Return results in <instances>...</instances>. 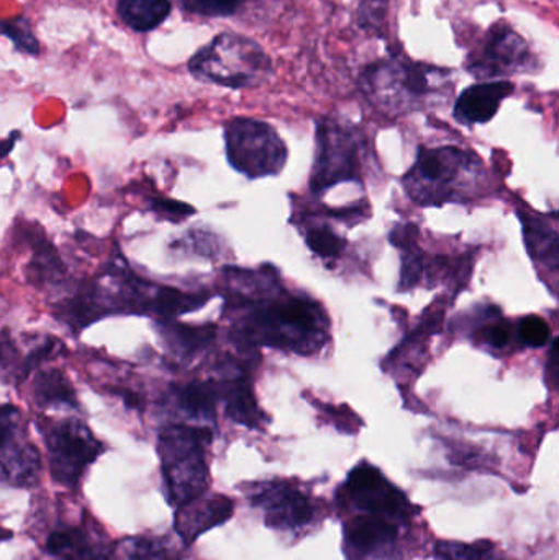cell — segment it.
<instances>
[{
	"label": "cell",
	"mask_w": 559,
	"mask_h": 560,
	"mask_svg": "<svg viewBox=\"0 0 559 560\" xmlns=\"http://www.w3.org/2000/svg\"><path fill=\"white\" fill-rule=\"evenodd\" d=\"M209 300L207 292H184L140 278L121 253H115L101 278L79 283L56 303L55 315L69 328L82 331L112 315H143L167 322L202 308Z\"/></svg>",
	"instance_id": "1"
},
{
	"label": "cell",
	"mask_w": 559,
	"mask_h": 560,
	"mask_svg": "<svg viewBox=\"0 0 559 560\" xmlns=\"http://www.w3.org/2000/svg\"><path fill=\"white\" fill-rule=\"evenodd\" d=\"M450 69L414 62L404 56L380 59L364 69L363 94L387 114H407L429 107L453 88Z\"/></svg>",
	"instance_id": "2"
},
{
	"label": "cell",
	"mask_w": 559,
	"mask_h": 560,
	"mask_svg": "<svg viewBox=\"0 0 559 560\" xmlns=\"http://www.w3.org/2000/svg\"><path fill=\"white\" fill-rule=\"evenodd\" d=\"M212 431L199 424L173 423L158 434L161 472L171 505L180 506L209 489L207 447Z\"/></svg>",
	"instance_id": "3"
},
{
	"label": "cell",
	"mask_w": 559,
	"mask_h": 560,
	"mask_svg": "<svg viewBox=\"0 0 559 560\" xmlns=\"http://www.w3.org/2000/svg\"><path fill=\"white\" fill-rule=\"evenodd\" d=\"M245 332L272 348L312 354L327 341L328 322L324 310L311 300L289 299L249 313Z\"/></svg>",
	"instance_id": "4"
},
{
	"label": "cell",
	"mask_w": 559,
	"mask_h": 560,
	"mask_svg": "<svg viewBox=\"0 0 559 560\" xmlns=\"http://www.w3.org/2000/svg\"><path fill=\"white\" fill-rule=\"evenodd\" d=\"M200 81L230 89L261 85L272 75V59L259 43L238 33H220L189 62Z\"/></svg>",
	"instance_id": "5"
},
{
	"label": "cell",
	"mask_w": 559,
	"mask_h": 560,
	"mask_svg": "<svg viewBox=\"0 0 559 560\" xmlns=\"http://www.w3.org/2000/svg\"><path fill=\"white\" fill-rule=\"evenodd\" d=\"M479 170V160L471 151L446 147L436 150L422 148L416 166L407 174L404 184L417 203L440 206L453 200L462 192L465 174Z\"/></svg>",
	"instance_id": "6"
},
{
	"label": "cell",
	"mask_w": 559,
	"mask_h": 560,
	"mask_svg": "<svg viewBox=\"0 0 559 560\" xmlns=\"http://www.w3.org/2000/svg\"><path fill=\"white\" fill-rule=\"evenodd\" d=\"M51 477L61 486H79L85 470L105 453L102 441L81 418L43 420L39 423Z\"/></svg>",
	"instance_id": "7"
},
{
	"label": "cell",
	"mask_w": 559,
	"mask_h": 560,
	"mask_svg": "<svg viewBox=\"0 0 559 560\" xmlns=\"http://www.w3.org/2000/svg\"><path fill=\"white\" fill-rule=\"evenodd\" d=\"M226 156L249 179L278 176L288 161V148L278 131L255 118H233L225 127Z\"/></svg>",
	"instance_id": "8"
},
{
	"label": "cell",
	"mask_w": 559,
	"mask_h": 560,
	"mask_svg": "<svg viewBox=\"0 0 559 560\" xmlns=\"http://www.w3.org/2000/svg\"><path fill=\"white\" fill-rule=\"evenodd\" d=\"M42 456L30 440L22 411L0 405V482L28 489L42 477Z\"/></svg>",
	"instance_id": "9"
},
{
	"label": "cell",
	"mask_w": 559,
	"mask_h": 560,
	"mask_svg": "<svg viewBox=\"0 0 559 560\" xmlns=\"http://www.w3.org/2000/svg\"><path fill=\"white\" fill-rule=\"evenodd\" d=\"M535 56L528 43L512 26H491L481 45L469 52L466 69L476 78H511L534 71Z\"/></svg>",
	"instance_id": "10"
},
{
	"label": "cell",
	"mask_w": 559,
	"mask_h": 560,
	"mask_svg": "<svg viewBox=\"0 0 559 560\" xmlns=\"http://www.w3.org/2000/svg\"><path fill=\"white\" fill-rule=\"evenodd\" d=\"M361 143L350 128L331 120H322L317 127V161L312 173L315 192L357 177L360 170Z\"/></svg>",
	"instance_id": "11"
},
{
	"label": "cell",
	"mask_w": 559,
	"mask_h": 560,
	"mask_svg": "<svg viewBox=\"0 0 559 560\" xmlns=\"http://www.w3.org/2000/svg\"><path fill=\"white\" fill-rule=\"evenodd\" d=\"M345 492L347 499L364 515L380 516L387 522H409L416 512L406 493L368 463H361L351 470L345 482Z\"/></svg>",
	"instance_id": "12"
},
{
	"label": "cell",
	"mask_w": 559,
	"mask_h": 560,
	"mask_svg": "<svg viewBox=\"0 0 559 560\" xmlns=\"http://www.w3.org/2000/svg\"><path fill=\"white\" fill-rule=\"evenodd\" d=\"M252 500L265 513L266 525L271 528L298 532L314 522V503L292 483H261L252 493Z\"/></svg>",
	"instance_id": "13"
},
{
	"label": "cell",
	"mask_w": 559,
	"mask_h": 560,
	"mask_svg": "<svg viewBox=\"0 0 559 560\" xmlns=\"http://www.w3.org/2000/svg\"><path fill=\"white\" fill-rule=\"evenodd\" d=\"M396 541V523L380 516H357L345 525L348 560H403Z\"/></svg>",
	"instance_id": "14"
},
{
	"label": "cell",
	"mask_w": 559,
	"mask_h": 560,
	"mask_svg": "<svg viewBox=\"0 0 559 560\" xmlns=\"http://www.w3.org/2000/svg\"><path fill=\"white\" fill-rule=\"evenodd\" d=\"M233 500L225 495H203L177 506L174 528L184 545H193L203 533L229 522L233 515Z\"/></svg>",
	"instance_id": "15"
},
{
	"label": "cell",
	"mask_w": 559,
	"mask_h": 560,
	"mask_svg": "<svg viewBox=\"0 0 559 560\" xmlns=\"http://www.w3.org/2000/svg\"><path fill=\"white\" fill-rule=\"evenodd\" d=\"M515 85L511 81H491L475 84L466 89L455 104L456 120L462 125L488 124L498 114L502 102L514 94Z\"/></svg>",
	"instance_id": "16"
},
{
	"label": "cell",
	"mask_w": 559,
	"mask_h": 560,
	"mask_svg": "<svg viewBox=\"0 0 559 560\" xmlns=\"http://www.w3.org/2000/svg\"><path fill=\"white\" fill-rule=\"evenodd\" d=\"M45 549L58 560H95L108 555L94 533L82 526L51 533L46 539Z\"/></svg>",
	"instance_id": "17"
},
{
	"label": "cell",
	"mask_w": 559,
	"mask_h": 560,
	"mask_svg": "<svg viewBox=\"0 0 559 560\" xmlns=\"http://www.w3.org/2000/svg\"><path fill=\"white\" fill-rule=\"evenodd\" d=\"M217 397L219 388L207 382H190L171 388L170 400L173 407L199 427L216 421Z\"/></svg>",
	"instance_id": "18"
},
{
	"label": "cell",
	"mask_w": 559,
	"mask_h": 560,
	"mask_svg": "<svg viewBox=\"0 0 559 560\" xmlns=\"http://www.w3.org/2000/svg\"><path fill=\"white\" fill-rule=\"evenodd\" d=\"M33 400L36 407L46 410H79L78 394L74 385L69 381L65 372L58 369H48V371H36L32 385Z\"/></svg>",
	"instance_id": "19"
},
{
	"label": "cell",
	"mask_w": 559,
	"mask_h": 560,
	"mask_svg": "<svg viewBox=\"0 0 559 560\" xmlns=\"http://www.w3.org/2000/svg\"><path fill=\"white\" fill-rule=\"evenodd\" d=\"M166 348L180 359L193 358L216 338V326L177 325L174 319L156 323Z\"/></svg>",
	"instance_id": "20"
},
{
	"label": "cell",
	"mask_w": 559,
	"mask_h": 560,
	"mask_svg": "<svg viewBox=\"0 0 559 560\" xmlns=\"http://www.w3.org/2000/svg\"><path fill=\"white\" fill-rule=\"evenodd\" d=\"M222 397L225 401L226 413L243 427L258 430L266 421L265 413L256 404L252 388L242 378L229 382L222 387Z\"/></svg>",
	"instance_id": "21"
},
{
	"label": "cell",
	"mask_w": 559,
	"mask_h": 560,
	"mask_svg": "<svg viewBox=\"0 0 559 560\" xmlns=\"http://www.w3.org/2000/svg\"><path fill=\"white\" fill-rule=\"evenodd\" d=\"M524 222L525 242L532 258L547 265L551 271L558 269V233L555 225L540 215H522Z\"/></svg>",
	"instance_id": "22"
},
{
	"label": "cell",
	"mask_w": 559,
	"mask_h": 560,
	"mask_svg": "<svg viewBox=\"0 0 559 560\" xmlns=\"http://www.w3.org/2000/svg\"><path fill=\"white\" fill-rule=\"evenodd\" d=\"M121 20L135 32H150L170 16V0H118Z\"/></svg>",
	"instance_id": "23"
},
{
	"label": "cell",
	"mask_w": 559,
	"mask_h": 560,
	"mask_svg": "<svg viewBox=\"0 0 559 560\" xmlns=\"http://www.w3.org/2000/svg\"><path fill=\"white\" fill-rule=\"evenodd\" d=\"M112 560H176V551L167 539L135 536L112 551Z\"/></svg>",
	"instance_id": "24"
},
{
	"label": "cell",
	"mask_w": 559,
	"mask_h": 560,
	"mask_svg": "<svg viewBox=\"0 0 559 560\" xmlns=\"http://www.w3.org/2000/svg\"><path fill=\"white\" fill-rule=\"evenodd\" d=\"M435 555L440 560H504L489 542H439Z\"/></svg>",
	"instance_id": "25"
},
{
	"label": "cell",
	"mask_w": 559,
	"mask_h": 560,
	"mask_svg": "<svg viewBox=\"0 0 559 560\" xmlns=\"http://www.w3.org/2000/svg\"><path fill=\"white\" fill-rule=\"evenodd\" d=\"M307 246L322 258H337L345 249V240L324 226L308 232Z\"/></svg>",
	"instance_id": "26"
},
{
	"label": "cell",
	"mask_w": 559,
	"mask_h": 560,
	"mask_svg": "<svg viewBox=\"0 0 559 560\" xmlns=\"http://www.w3.org/2000/svg\"><path fill=\"white\" fill-rule=\"evenodd\" d=\"M0 33L9 36L15 43L16 48L22 51L32 52V55L38 52V42L33 36L30 23L25 19L3 20L0 22Z\"/></svg>",
	"instance_id": "27"
},
{
	"label": "cell",
	"mask_w": 559,
	"mask_h": 560,
	"mask_svg": "<svg viewBox=\"0 0 559 560\" xmlns=\"http://www.w3.org/2000/svg\"><path fill=\"white\" fill-rule=\"evenodd\" d=\"M184 10L197 15L229 16L233 15L246 0H179Z\"/></svg>",
	"instance_id": "28"
},
{
	"label": "cell",
	"mask_w": 559,
	"mask_h": 560,
	"mask_svg": "<svg viewBox=\"0 0 559 560\" xmlns=\"http://www.w3.org/2000/svg\"><path fill=\"white\" fill-rule=\"evenodd\" d=\"M148 206L153 213H156L161 220L167 222L179 223L186 220L187 217L193 215L196 210L187 203L177 202V200L166 199V197H153L148 200Z\"/></svg>",
	"instance_id": "29"
},
{
	"label": "cell",
	"mask_w": 559,
	"mask_h": 560,
	"mask_svg": "<svg viewBox=\"0 0 559 560\" xmlns=\"http://www.w3.org/2000/svg\"><path fill=\"white\" fill-rule=\"evenodd\" d=\"M550 326L540 316H527L519 325V336L525 346L541 348L550 339Z\"/></svg>",
	"instance_id": "30"
},
{
	"label": "cell",
	"mask_w": 559,
	"mask_h": 560,
	"mask_svg": "<svg viewBox=\"0 0 559 560\" xmlns=\"http://www.w3.org/2000/svg\"><path fill=\"white\" fill-rule=\"evenodd\" d=\"M389 0H361L360 25L370 32H377L386 22Z\"/></svg>",
	"instance_id": "31"
},
{
	"label": "cell",
	"mask_w": 559,
	"mask_h": 560,
	"mask_svg": "<svg viewBox=\"0 0 559 560\" xmlns=\"http://www.w3.org/2000/svg\"><path fill=\"white\" fill-rule=\"evenodd\" d=\"M422 256L416 248H407L403 259V272H400V289L409 290L422 278Z\"/></svg>",
	"instance_id": "32"
},
{
	"label": "cell",
	"mask_w": 559,
	"mask_h": 560,
	"mask_svg": "<svg viewBox=\"0 0 559 560\" xmlns=\"http://www.w3.org/2000/svg\"><path fill=\"white\" fill-rule=\"evenodd\" d=\"M479 338L491 348L502 349L511 342V328L505 323H489L479 329Z\"/></svg>",
	"instance_id": "33"
},
{
	"label": "cell",
	"mask_w": 559,
	"mask_h": 560,
	"mask_svg": "<svg viewBox=\"0 0 559 560\" xmlns=\"http://www.w3.org/2000/svg\"><path fill=\"white\" fill-rule=\"evenodd\" d=\"M20 135L13 133L12 137L9 138V140L0 141V158H5L7 154L12 151L13 143H15L16 140H19Z\"/></svg>",
	"instance_id": "34"
},
{
	"label": "cell",
	"mask_w": 559,
	"mask_h": 560,
	"mask_svg": "<svg viewBox=\"0 0 559 560\" xmlns=\"http://www.w3.org/2000/svg\"><path fill=\"white\" fill-rule=\"evenodd\" d=\"M12 538V533L9 532V529L3 528L2 525H0V542L7 541V539Z\"/></svg>",
	"instance_id": "35"
},
{
	"label": "cell",
	"mask_w": 559,
	"mask_h": 560,
	"mask_svg": "<svg viewBox=\"0 0 559 560\" xmlns=\"http://www.w3.org/2000/svg\"><path fill=\"white\" fill-rule=\"evenodd\" d=\"M95 560H112V551L108 552L107 556H102V558L95 559Z\"/></svg>",
	"instance_id": "36"
}]
</instances>
